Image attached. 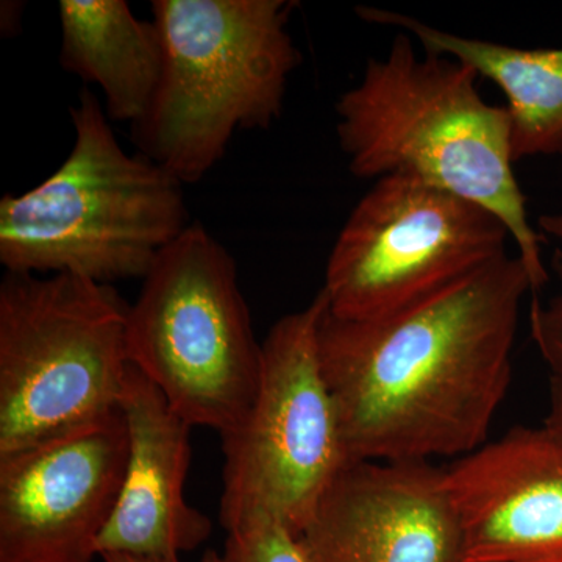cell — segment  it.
Instances as JSON below:
<instances>
[{
    "mask_svg": "<svg viewBox=\"0 0 562 562\" xmlns=\"http://www.w3.org/2000/svg\"><path fill=\"white\" fill-rule=\"evenodd\" d=\"M103 562H181L180 557H154V554L103 553Z\"/></svg>",
    "mask_w": 562,
    "mask_h": 562,
    "instance_id": "ac0fdd59",
    "label": "cell"
},
{
    "mask_svg": "<svg viewBox=\"0 0 562 562\" xmlns=\"http://www.w3.org/2000/svg\"><path fill=\"white\" fill-rule=\"evenodd\" d=\"M325 308L319 291L306 308L277 321L261 342L260 383L249 413L221 436L225 531L268 517L301 535L331 484L355 462L317 350Z\"/></svg>",
    "mask_w": 562,
    "mask_h": 562,
    "instance_id": "52a82bcc",
    "label": "cell"
},
{
    "mask_svg": "<svg viewBox=\"0 0 562 562\" xmlns=\"http://www.w3.org/2000/svg\"><path fill=\"white\" fill-rule=\"evenodd\" d=\"M512 233L452 192L384 177L351 210L328 257L327 312L347 321L390 316L506 257Z\"/></svg>",
    "mask_w": 562,
    "mask_h": 562,
    "instance_id": "ba28073f",
    "label": "cell"
},
{
    "mask_svg": "<svg viewBox=\"0 0 562 562\" xmlns=\"http://www.w3.org/2000/svg\"><path fill=\"white\" fill-rule=\"evenodd\" d=\"M70 120L76 140L60 168L0 201V262L7 272L70 273L103 284L144 279L191 225L183 183L121 146L90 88Z\"/></svg>",
    "mask_w": 562,
    "mask_h": 562,
    "instance_id": "3957f363",
    "label": "cell"
},
{
    "mask_svg": "<svg viewBox=\"0 0 562 562\" xmlns=\"http://www.w3.org/2000/svg\"><path fill=\"white\" fill-rule=\"evenodd\" d=\"M202 562H222V557L220 553L214 552V550H210L203 554Z\"/></svg>",
    "mask_w": 562,
    "mask_h": 562,
    "instance_id": "ffe728a7",
    "label": "cell"
},
{
    "mask_svg": "<svg viewBox=\"0 0 562 562\" xmlns=\"http://www.w3.org/2000/svg\"><path fill=\"white\" fill-rule=\"evenodd\" d=\"M127 461L121 408L0 457V562H91Z\"/></svg>",
    "mask_w": 562,
    "mask_h": 562,
    "instance_id": "9c48e42d",
    "label": "cell"
},
{
    "mask_svg": "<svg viewBox=\"0 0 562 562\" xmlns=\"http://www.w3.org/2000/svg\"><path fill=\"white\" fill-rule=\"evenodd\" d=\"M221 557L222 562H310L299 536L268 517L227 530Z\"/></svg>",
    "mask_w": 562,
    "mask_h": 562,
    "instance_id": "9a60e30c",
    "label": "cell"
},
{
    "mask_svg": "<svg viewBox=\"0 0 562 562\" xmlns=\"http://www.w3.org/2000/svg\"><path fill=\"white\" fill-rule=\"evenodd\" d=\"M131 305L113 284L5 272L0 281V457L120 408Z\"/></svg>",
    "mask_w": 562,
    "mask_h": 562,
    "instance_id": "5b68a950",
    "label": "cell"
},
{
    "mask_svg": "<svg viewBox=\"0 0 562 562\" xmlns=\"http://www.w3.org/2000/svg\"><path fill=\"white\" fill-rule=\"evenodd\" d=\"M543 425L562 435V380L550 376L549 413Z\"/></svg>",
    "mask_w": 562,
    "mask_h": 562,
    "instance_id": "e0dca14e",
    "label": "cell"
},
{
    "mask_svg": "<svg viewBox=\"0 0 562 562\" xmlns=\"http://www.w3.org/2000/svg\"><path fill=\"white\" fill-rule=\"evenodd\" d=\"M527 294V268L506 255L390 316L325 308L317 350L350 460H460L484 446L512 386Z\"/></svg>",
    "mask_w": 562,
    "mask_h": 562,
    "instance_id": "6da1fadb",
    "label": "cell"
},
{
    "mask_svg": "<svg viewBox=\"0 0 562 562\" xmlns=\"http://www.w3.org/2000/svg\"><path fill=\"white\" fill-rule=\"evenodd\" d=\"M286 0H154L165 61L146 116L132 125L139 154L183 184L222 160L239 131H268L302 61Z\"/></svg>",
    "mask_w": 562,
    "mask_h": 562,
    "instance_id": "277c9868",
    "label": "cell"
},
{
    "mask_svg": "<svg viewBox=\"0 0 562 562\" xmlns=\"http://www.w3.org/2000/svg\"><path fill=\"white\" fill-rule=\"evenodd\" d=\"M299 539L310 562H460V527L430 462H350Z\"/></svg>",
    "mask_w": 562,
    "mask_h": 562,
    "instance_id": "8fae6325",
    "label": "cell"
},
{
    "mask_svg": "<svg viewBox=\"0 0 562 562\" xmlns=\"http://www.w3.org/2000/svg\"><path fill=\"white\" fill-rule=\"evenodd\" d=\"M355 13L369 24L409 33L424 52L465 63L497 85L512 121L514 162L562 155V46L524 49L465 38L375 7H357Z\"/></svg>",
    "mask_w": 562,
    "mask_h": 562,
    "instance_id": "4fadbf2b",
    "label": "cell"
},
{
    "mask_svg": "<svg viewBox=\"0 0 562 562\" xmlns=\"http://www.w3.org/2000/svg\"><path fill=\"white\" fill-rule=\"evenodd\" d=\"M539 231L562 241V214H543L538 220Z\"/></svg>",
    "mask_w": 562,
    "mask_h": 562,
    "instance_id": "d6986e66",
    "label": "cell"
},
{
    "mask_svg": "<svg viewBox=\"0 0 562 562\" xmlns=\"http://www.w3.org/2000/svg\"><path fill=\"white\" fill-rule=\"evenodd\" d=\"M120 408L128 461L116 509L98 542L103 553L180 557L213 531L210 517L187 501L192 425L138 369H128Z\"/></svg>",
    "mask_w": 562,
    "mask_h": 562,
    "instance_id": "7c38bea8",
    "label": "cell"
},
{
    "mask_svg": "<svg viewBox=\"0 0 562 562\" xmlns=\"http://www.w3.org/2000/svg\"><path fill=\"white\" fill-rule=\"evenodd\" d=\"M58 14L63 68L102 91L110 121L138 124L165 61L157 24L136 18L125 0H60Z\"/></svg>",
    "mask_w": 562,
    "mask_h": 562,
    "instance_id": "5bb4252c",
    "label": "cell"
},
{
    "mask_svg": "<svg viewBox=\"0 0 562 562\" xmlns=\"http://www.w3.org/2000/svg\"><path fill=\"white\" fill-rule=\"evenodd\" d=\"M550 276L557 280V291L546 303L532 299L530 333L550 376L562 380V247L553 251Z\"/></svg>",
    "mask_w": 562,
    "mask_h": 562,
    "instance_id": "2e32d148",
    "label": "cell"
},
{
    "mask_svg": "<svg viewBox=\"0 0 562 562\" xmlns=\"http://www.w3.org/2000/svg\"><path fill=\"white\" fill-rule=\"evenodd\" d=\"M460 562H562V435L514 427L442 469Z\"/></svg>",
    "mask_w": 562,
    "mask_h": 562,
    "instance_id": "30bf717a",
    "label": "cell"
},
{
    "mask_svg": "<svg viewBox=\"0 0 562 562\" xmlns=\"http://www.w3.org/2000/svg\"><path fill=\"white\" fill-rule=\"evenodd\" d=\"M133 368L192 427L235 430L257 394L262 344L228 250L191 224L158 255L128 310Z\"/></svg>",
    "mask_w": 562,
    "mask_h": 562,
    "instance_id": "8992f818",
    "label": "cell"
},
{
    "mask_svg": "<svg viewBox=\"0 0 562 562\" xmlns=\"http://www.w3.org/2000/svg\"><path fill=\"white\" fill-rule=\"evenodd\" d=\"M479 79L454 58L420 57L413 36L398 31L386 57L369 58L360 83L339 95L336 136L355 177H405L494 213L538 297L552 276L514 173L512 121L505 105L480 95Z\"/></svg>",
    "mask_w": 562,
    "mask_h": 562,
    "instance_id": "7a4b0ae2",
    "label": "cell"
}]
</instances>
